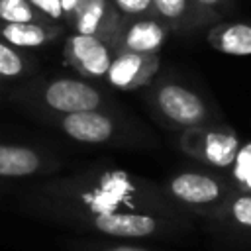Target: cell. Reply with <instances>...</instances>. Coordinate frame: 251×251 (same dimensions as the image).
<instances>
[{"mask_svg": "<svg viewBox=\"0 0 251 251\" xmlns=\"http://www.w3.org/2000/svg\"><path fill=\"white\" fill-rule=\"evenodd\" d=\"M161 188L176 208L208 216H218L233 192L227 178L208 171H178Z\"/></svg>", "mask_w": 251, "mask_h": 251, "instance_id": "3", "label": "cell"}, {"mask_svg": "<svg viewBox=\"0 0 251 251\" xmlns=\"http://www.w3.org/2000/svg\"><path fill=\"white\" fill-rule=\"evenodd\" d=\"M22 210L78 235L155 239L186 227L176 208L153 180L118 167H88L31 186Z\"/></svg>", "mask_w": 251, "mask_h": 251, "instance_id": "1", "label": "cell"}, {"mask_svg": "<svg viewBox=\"0 0 251 251\" xmlns=\"http://www.w3.org/2000/svg\"><path fill=\"white\" fill-rule=\"evenodd\" d=\"M171 33L173 31L169 25L163 24L157 16L124 18L112 41V49L114 53H161V47Z\"/></svg>", "mask_w": 251, "mask_h": 251, "instance_id": "8", "label": "cell"}, {"mask_svg": "<svg viewBox=\"0 0 251 251\" xmlns=\"http://www.w3.org/2000/svg\"><path fill=\"white\" fill-rule=\"evenodd\" d=\"M80 0H61V6H63V12H65V22L71 18V14L75 12V8H76V4H78Z\"/></svg>", "mask_w": 251, "mask_h": 251, "instance_id": "22", "label": "cell"}, {"mask_svg": "<svg viewBox=\"0 0 251 251\" xmlns=\"http://www.w3.org/2000/svg\"><path fill=\"white\" fill-rule=\"evenodd\" d=\"M16 94L20 100L41 110H49L55 116L84 110H102V106L106 104L104 92L92 82L69 76L39 82L35 86H25Z\"/></svg>", "mask_w": 251, "mask_h": 251, "instance_id": "4", "label": "cell"}, {"mask_svg": "<svg viewBox=\"0 0 251 251\" xmlns=\"http://www.w3.org/2000/svg\"><path fill=\"white\" fill-rule=\"evenodd\" d=\"M63 57L67 65L73 67L82 78L100 80L106 78V73L114 59V49L108 41L100 37L73 33L65 41Z\"/></svg>", "mask_w": 251, "mask_h": 251, "instance_id": "6", "label": "cell"}, {"mask_svg": "<svg viewBox=\"0 0 251 251\" xmlns=\"http://www.w3.org/2000/svg\"><path fill=\"white\" fill-rule=\"evenodd\" d=\"M178 147L188 157L216 169L233 165L239 153V137L226 124H206L180 131Z\"/></svg>", "mask_w": 251, "mask_h": 251, "instance_id": "5", "label": "cell"}, {"mask_svg": "<svg viewBox=\"0 0 251 251\" xmlns=\"http://www.w3.org/2000/svg\"><path fill=\"white\" fill-rule=\"evenodd\" d=\"M0 22L4 24H24V22H47V20L37 8L31 6L29 0H0Z\"/></svg>", "mask_w": 251, "mask_h": 251, "instance_id": "17", "label": "cell"}, {"mask_svg": "<svg viewBox=\"0 0 251 251\" xmlns=\"http://www.w3.org/2000/svg\"><path fill=\"white\" fill-rule=\"evenodd\" d=\"M67 251H157L135 243L133 239H114V237H98V235H78L65 239Z\"/></svg>", "mask_w": 251, "mask_h": 251, "instance_id": "15", "label": "cell"}, {"mask_svg": "<svg viewBox=\"0 0 251 251\" xmlns=\"http://www.w3.org/2000/svg\"><path fill=\"white\" fill-rule=\"evenodd\" d=\"M33 8H37L47 20L55 22V24H61L65 22V12H63V6H61V0H29Z\"/></svg>", "mask_w": 251, "mask_h": 251, "instance_id": "20", "label": "cell"}, {"mask_svg": "<svg viewBox=\"0 0 251 251\" xmlns=\"http://www.w3.org/2000/svg\"><path fill=\"white\" fill-rule=\"evenodd\" d=\"M208 45L224 55H251V24L247 22H218L206 31Z\"/></svg>", "mask_w": 251, "mask_h": 251, "instance_id": "13", "label": "cell"}, {"mask_svg": "<svg viewBox=\"0 0 251 251\" xmlns=\"http://www.w3.org/2000/svg\"><path fill=\"white\" fill-rule=\"evenodd\" d=\"M118 12L124 18H141V16H155L153 0H112Z\"/></svg>", "mask_w": 251, "mask_h": 251, "instance_id": "19", "label": "cell"}, {"mask_svg": "<svg viewBox=\"0 0 251 251\" xmlns=\"http://www.w3.org/2000/svg\"><path fill=\"white\" fill-rule=\"evenodd\" d=\"M61 33H63L61 24H47V22L4 24L0 22V39L18 49H31V47L47 45L55 41Z\"/></svg>", "mask_w": 251, "mask_h": 251, "instance_id": "14", "label": "cell"}, {"mask_svg": "<svg viewBox=\"0 0 251 251\" xmlns=\"http://www.w3.org/2000/svg\"><path fill=\"white\" fill-rule=\"evenodd\" d=\"M59 169V159L29 145L0 143V178H33Z\"/></svg>", "mask_w": 251, "mask_h": 251, "instance_id": "11", "label": "cell"}, {"mask_svg": "<svg viewBox=\"0 0 251 251\" xmlns=\"http://www.w3.org/2000/svg\"><path fill=\"white\" fill-rule=\"evenodd\" d=\"M198 2L208 6V8H212L220 16H224L226 12H231L235 8V0H198Z\"/></svg>", "mask_w": 251, "mask_h": 251, "instance_id": "21", "label": "cell"}, {"mask_svg": "<svg viewBox=\"0 0 251 251\" xmlns=\"http://www.w3.org/2000/svg\"><path fill=\"white\" fill-rule=\"evenodd\" d=\"M35 61L25 57L18 47L0 39V78L16 80L31 75L35 71Z\"/></svg>", "mask_w": 251, "mask_h": 251, "instance_id": "16", "label": "cell"}, {"mask_svg": "<svg viewBox=\"0 0 251 251\" xmlns=\"http://www.w3.org/2000/svg\"><path fill=\"white\" fill-rule=\"evenodd\" d=\"M147 104L163 126L178 131L222 120V114L198 90L169 76L151 84Z\"/></svg>", "mask_w": 251, "mask_h": 251, "instance_id": "2", "label": "cell"}, {"mask_svg": "<svg viewBox=\"0 0 251 251\" xmlns=\"http://www.w3.org/2000/svg\"><path fill=\"white\" fill-rule=\"evenodd\" d=\"M124 16L112 4V0H80L67 20L75 33L94 35L112 45Z\"/></svg>", "mask_w": 251, "mask_h": 251, "instance_id": "10", "label": "cell"}, {"mask_svg": "<svg viewBox=\"0 0 251 251\" xmlns=\"http://www.w3.org/2000/svg\"><path fill=\"white\" fill-rule=\"evenodd\" d=\"M218 216L229 218L233 224L251 229V192H231Z\"/></svg>", "mask_w": 251, "mask_h": 251, "instance_id": "18", "label": "cell"}, {"mask_svg": "<svg viewBox=\"0 0 251 251\" xmlns=\"http://www.w3.org/2000/svg\"><path fill=\"white\" fill-rule=\"evenodd\" d=\"M159 67H161L159 53L120 51L114 53V59L106 73V80L118 90H135L153 82V78L159 73Z\"/></svg>", "mask_w": 251, "mask_h": 251, "instance_id": "9", "label": "cell"}, {"mask_svg": "<svg viewBox=\"0 0 251 251\" xmlns=\"http://www.w3.org/2000/svg\"><path fill=\"white\" fill-rule=\"evenodd\" d=\"M155 16L171 31H196L220 22V14L198 0H153Z\"/></svg>", "mask_w": 251, "mask_h": 251, "instance_id": "12", "label": "cell"}, {"mask_svg": "<svg viewBox=\"0 0 251 251\" xmlns=\"http://www.w3.org/2000/svg\"><path fill=\"white\" fill-rule=\"evenodd\" d=\"M55 126L71 139L86 145L112 143L118 137V120L104 110H84L73 114L55 116Z\"/></svg>", "mask_w": 251, "mask_h": 251, "instance_id": "7", "label": "cell"}]
</instances>
